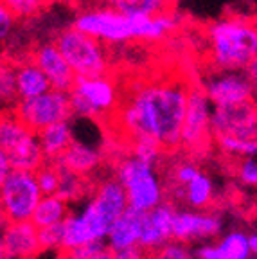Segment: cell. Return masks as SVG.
<instances>
[{"mask_svg": "<svg viewBox=\"0 0 257 259\" xmlns=\"http://www.w3.org/2000/svg\"><path fill=\"white\" fill-rule=\"evenodd\" d=\"M214 142L227 155L241 157V158H248V157L257 158V139L255 141H239V139H232V137H216Z\"/></svg>", "mask_w": 257, "mask_h": 259, "instance_id": "4316f807", "label": "cell"}, {"mask_svg": "<svg viewBox=\"0 0 257 259\" xmlns=\"http://www.w3.org/2000/svg\"><path fill=\"white\" fill-rule=\"evenodd\" d=\"M68 216V202H65L58 194H44L41 202L38 203L31 222L41 229V227L63 223Z\"/></svg>", "mask_w": 257, "mask_h": 259, "instance_id": "cb8c5ba5", "label": "cell"}, {"mask_svg": "<svg viewBox=\"0 0 257 259\" xmlns=\"http://www.w3.org/2000/svg\"><path fill=\"white\" fill-rule=\"evenodd\" d=\"M175 212H177V209H175L173 203L169 202H164L153 210L144 212L139 247H142L146 252H151L155 248L165 245L167 241H171L173 239Z\"/></svg>", "mask_w": 257, "mask_h": 259, "instance_id": "e0dca14e", "label": "cell"}, {"mask_svg": "<svg viewBox=\"0 0 257 259\" xmlns=\"http://www.w3.org/2000/svg\"><path fill=\"white\" fill-rule=\"evenodd\" d=\"M200 171H201L200 167L189 160L177 162V164L171 167V173H169L171 186H185V184H189Z\"/></svg>", "mask_w": 257, "mask_h": 259, "instance_id": "836d02e7", "label": "cell"}, {"mask_svg": "<svg viewBox=\"0 0 257 259\" xmlns=\"http://www.w3.org/2000/svg\"><path fill=\"white\" fill-rule=\"evenodd\" d=\"M38 135H40V144L47 162L58 160L68 150V146L74 142L72 126L68 124V121L49 126V128L38 132Z\"/></svg>", "mask_w": 257, "mask_h": 259, "instance_id": "603a6c76", "label": "cell"}, {"mask_svg": "<svg viewBox=\"0 0 257 259\" xmlns=\"http://www.w3.org/2000/svg\"><path fill=\"white\" fill-rule=\"evenodd\" d=\"M189 101V85L182 79L139 83L117 108V122L130 141L149 139L162 150L180 146Z\"/></svg>", "mask_w": 257, "mask_h": 259, "instance_id": "6da1fadb", "label": "cell"}, {"mask_svg": "<svg viewBox=\"0 0 257 259\" xmlns=\"http://www.w3.org/2000/svg\"><path fill=\"white\" fill-rule=\"evenodd\" d=\"M16 70V89H18V99H31L51 90L47 76L44 70L34 63L32 58L20 61L15 65Z\"/></svg>", "mask_w": 257, "mask_h": 259, "instance_id": "7402d4cb", "label": "cell"}, {"mask_svg": "<svg viewBox=\"0 0 257 259\" xmlns=\"http://www.w3.org/2000/svg\"><path fill=\"white\" fill-rule=\"evenodd\" d=\"M196 259H250V234L243 231H232L221 236L220 241L205 243L194 248Z\"/></svg>", "mask_w": 257, "mask_h": 259, "instance_id": "d6986e66", "label": "cell"}, {"mask_svg": "<svg viewBox=\"0 0 257 259\" xmlns=\"http://www.w3.org/2000/svg\"><path fill=\"white\" fill-rule=\"evenodd\" d=\"M11 113L34 132H41L49 126L68 121L74 115L70 92L51 89L31 99H18Z\"/></svg>", "mask_w": 257, "mask_h": 259, "instance_id": "9c48e42d", "label": "cell"}, {"mask_svg": "<svg viewBox=\"0 0 257 259\" xmlns=\"http://www.w3.org/2000/svg\"><path fill=\"white\" fill-rule=\"evenodd\" d=\"M142 218H144V212L128 207L122 212V216H119V220L113 223L106 236V245L110 250L115 252L139 245L142 232Z\"/></svg>", "mask_w": 257, "mask_h": 259, "instance_id": "ffe728a7", "label": "cell"}, {"mask_svg": "<svg viewBox=\"0 0 257 259\" xmlns=\"http://www.w3.org/2000/svg\"><path fill=\"white\" fill-rule=\"evenodd\" d=\"M70 103L74 115L97 119L117 112L121 97L117 85L108 76L77 77L76 85L70 90Z\"/></svg>", "mask_w": 257, "mask_h": 259, "instance_id": "30bf717a", "label": "cell"}, {"mask_svg": "<svg viewBox=\"0 0 257 259\" xmlns=\"http://www.w3.org/2000/svg\"><path fill=\"white\" fill-rule=\"evenodd\" d=\"M49 0H2V6L9 9L16 18H31L47 6Z\"/></svg>", "mask_w": 257, "mask_h": 259, "instance_id": "1f68e13d", "label": "cell"}, {"mask_svg": "<svg viewBox=\"0 0 257 259\" xmlns=\"http://www.w3.org/2000/svg\"><path fill=\"white\" fill-rule=\"evenodd\" d=\"M0 96L4 105L15 106L18 101V89H16V70L15 65H2V72H0Z\"/></svg>", "mask_w": 257, "mask_h": 259, "instance_id": "f1b7e54d", "label": "cell"}, {"mask_svg": "<svg viewBox=\"0 0 257 259\" xmlns=\"http://www.w3.org/2000/svg\"><path fill=\"white\" fill-rule=\"evenodd\" d=\"M60 175L61 178H60L58 196H61L65 202H77V200L87 196L90 187L87 177H83L79 173H74L70 169H65V167H60Z\"/></svg>", "mask_w": 257, "mask_h": 259, "instance_id": "d4e9b609", "label": "cell"}, {"mask_svg": "<svg viewBox=\"0 0 257 259\" xmlns=\"http://www.w3.org/2000/svg\"><path fill=\"white\" fill-rule=\"evenodd\" d=\"M212 112L214 105L203 87H189V101L185 112L184 128H182L180 146L191 153H200L207 150L212 135Z\"/></svg>", "mask_w": 257, "mask_h": 259, "instance_id": "8fae6325", "label": "cell"}, {"mask_svg": "<svg viewBox=\"0 0 257 259\" xmlns=\"http://www.w3.org/2000/svg\"><path fill=\"white\" fill-rule=\"evenodd\" d=\"M60 167L70 169L74 173H79L83 177H89L90 173L99 167L101 164V153L99 150L92 148V146L84 144V142L74 141L68 146V150L61 155L58 160H54Z\"/></svg>", "mask_w": 257, "mask_h": 259, "instance_id": "44dd1931", "label": "cell"}, {"mask_svg": "<svg viewBox=\"0 0 257 259\" xmlns=\"http://www.w3.org/2000/svg\"><path fill=\"white\" fill-rule=\"evenodd\" d=\"M212 135L239 141L257 139V103L245 101L227 106H214Z\"/></svg>", "mask_w": 257, "mask_h": 259, "instance_id": "7c38bea8", "label": "cell"}, {"mask_svg": "<svg viewBox=\"0 0 257 259\" xmlns=\"http://www.w3.org/2000/svg\"><path fill=\"white\" fill-rule=\"evenodd\" d=\"M167 196L173 205L182 203L184 209L207 210L214 202V184L209 175L200 171L189 184L169 187Z\"/></svg>", "mask_w": 257, "mask_h": 259, "instance_id": "ac0fdd59", "label": "cell"}, {"mask_svg": "<svg viewBox=\"0 0 257 259\" xmlns=\"http://www.w3.org/2000/svg\"><path fill=\"white\" fill-rule=\"evenodd\" d=\"M65 60L72 67L77 77H99L108 74V54L105 44L72 25L60 32L54 40Z\"/></svg>", "mask_w": 257, "mask_h": 259, "instance_id": "52a82bcc", "label": "cell"}, {"mask_svg": "<svg viewBox=\"0 0 257 259\" xmlns=\"http://www.w3.org/2000/svg\"><path fill=\"white\" fill-rule=\"evenodd\" d=\"M113 259H148V252L142 247H139V245H135V247L115 250L113 252Z\"/></svg>", "mask_w": 257, "mask_h": 259, "instance_id": "74e56055", "label": "cell"}, {"mask_svg": "<svg viewBox=\"0 0 257 259\" xmlns=\"http://www.w3.org/2000/svg\"><path fill=\"white\" fill-rule=\"evenodd\" d=\"M246 72H248V77H250V81H252V87H253V101L257 103V60L250 65Z\"/></svg>", "mask_w": 257, "mask_h": 259, "instance_id": "f35d334b", "label": "cell"}, {"mask_svg": "<svg viewBox=\"0 0 257 259\" xmlns=\"http://www.w3.org/2000/svg\"><path fill=\"white\" fill-rule=\"evenodd\" d=\"M40 236V245L44 250H63L65 243V227L63 223H54V225L41 227L38 229Z\"/></svg>", "mask_w": 257, "mask_h": 259, "instance_id": "4dcf8cb0", "label": "cell"}, {"mask_svg": "<svg viewBox=\"0 0 257 259\" xmlns=\"http://www.w3.org/2000/svg\"><path fill=\"white\" fill-rule=\"evenodd\" d=\"M105 6L124 13H142V15H160L167 13L175 0H103Z\"/></svg>", "mask_w": 257, "mask_h": 259, "instance_id": "484cf974", "label": "cell"}, {"mask_svg": "<svg viewBox=\"0 0 257 259\" xmlns=\"http://www.w3.org/2000/svg\"><path fill=\"white\" fill-rule=\"evenodd\" d=\"M148 259H196L194 250L189 247V243L171 239L162 247L148 252Z\"/></svg>", "mask_w": 257, "mask_h": 259, "instance_id": "83f0119b", "label": "cell"}, {"mask_svg": "<svg viewBox=\"0 0 257 259\" xmlns=\"http://www.w3.org/2000/svg\"><path fill=\"white\" fill-rule=\"evenodd\" d=\"M253 22H255V27H257V18H255V20H253Z\"/></svg>", "mask_w": 257, "mask_h": 259, "instance_id": "b9f144b4", "label": "cell"}, {"mask_svg": "<svg viewBox=\"0 0 257 259\" xmlns=\"http://www.w3.org/2000/svg\"><path fill=\"white\" fill-rule=\"evenodd\" d=\"M250 259H257V257H250Z\"/></svg>", "mask_w": 257, "mask_h": 259, "instance_id": "7bdbcfd3", "label": "cell"}, {"mask_svg": "<svg viewBox=\"0 0 257 259\" xmlns=\"http://www.w3.org/2000/svg\"><path fill=\"white\" fill-rule=\"evenodd\" d=\"M250 252H252V257H257V232L250 234Z\"/></svg>", "mask_w": 257, "mask_h": 259, "instance_id": "ab89813d", "label": "cell"}, {"mask_svg": "<svg viewBox=\"0 0 257 259\" xmlns=\"http://www.w3.org/2000/svg\"><path fill=\"white\" fill-rule=\"evenodd\" d=\"M203 90L214 106L253 101V87L246 70H216L203 79Z\"/></svg>", "mask_w": 257, "mask_h": 259, "instance_id": "4fadbf2b", "label": "cell"}, {"mask_svg": "<svg viewBox=\"0 0 257 259\" xmlns=\"http://www.w3.org/2000/svg\"><path fill=\"white\" fill-rule=\"evenodd\" d=\"M72 25L101 44L122 45L133 40H162L178 27V18L171 11L160 15H142L119 11L112 6H101L83 9Z\"/></svg>", "mask_w": 257, "mask_h": 259, "instance_id": "7a4b0ae2", "label": "cell"}, {"mask_svg": "<svg viewBox=\"0 0 257 259\" xmlns=\"http://www.w3.org/2000/svg\"><path fill=\"white\" fill-rule=\"evenodd\" d=\"M15 18H16V16L13 15V13L9 11L6 6H2V8H0V38H2V41L8 40L9 32L13 31Z\"/></svg>", "mask_w": 257, "mask_h": 259, "instance_id": "8d00e7d4", "label": "cell"}, {"mask_svg": "<svg viewBox=\"0 0 257 259\" xmlns=\"http://www.w3.org/2000/svg\"><path fill=\"white\" fill-rule=\"evenodd\" d=\"M106 248H108L106 241H92V243H87V245H79V247L61 250L60 254L61 259H90L99 254V252L106 250Z\"/></svg>", "mask_w": 257, "mask_h": 259, "instance_id": "e575fe53", "label": "cell"}, {"mask_svg": "<svg viewBox=\"0 0 257 259\" xmlns=\"http://www.w3.org/2000/svg\"><path fill=\"white\" fill-rule=\"evenodd\" d=\"M162 151L164 150H162L160 146L155 141H149V139H139V141L132 142V155L148 162V164H153V166H157Z\"/></svg>", "mask_w": 257, "mask_h": 259, "instance_id": "d6a6232c", "label": "cell"}, {"mask_svg": "<svg viewBox=\"0 0 257 259\" xmlns=\"http://www.w3.org/2000/svg\"><path fill=\"white\" fill-rule=\"evenodd\" d=\"M90 259H113V252L110 250V248H106V250L99 252V254L94 255V257H90Z\"/></svg>", "mask_w": 257, "mask_h": 259, "instance_id": "60d3db41", "label": "cell"}, {"mask_svg": "<svg viewBox=\"0 0 257 259\" xmlns=\"http://www.w3.org/2000/svg\"><path fill=\"white\" fill-rule=\"evenodd\" d=\"M223 229V220L210 210L177 209L173 220V239L184 243L214 239Z\"/></svg>", "mask_w": 257, "mask_h": 259, "instance_id": "5bb4252c", "label": "cell"}, {"mask_svg": "<svg viewBox=\"0 0 257 259\" xmlns=\"http://www.w3.org/2000/svg\"><path fill=\"white\" fill-rule=\"evenodd\" d=\"M130 207L128 196L117 177H108L96 184L89 200L77 212L65 218L63 250L92 241H106L113 223Z\"/></svg>", "mask_w": 257, "mask_h": 259, "instance_id": "3957f363", "label": "cell"}, {"mask_svg": "<svg viewBox=\"0 0 257 259\" xmlns=\"http://www.w3.org/2000/svg\"><path fill=\"white\" fill-rule=\"evenodd\" d=\"M0 153L6 155L13 169L38 171L45 162L40 135L8 113L0 122Z\"/></svg>", "mask_w": 257, "mask_h": 259, "instance_id": "8992f818", "label": "cell"}, {"mask_svg": "<svg viewBox=\"0 0 257 259\" xmlns=\"http://www.w3.org/2000/svg\"><path fill=\"white\" fill-rule=\"evenodd\" d=\"M44 198L34 171L11 169V173L0 180V203H2V223L29 222Z\"/></svg>", "mask_w": 257, "mask_h": 259, "instance_id": "ba28073f", "label": "cell"}, {"mask_svg": "<svg viewBox=\"0 0 257 259\" xmlns=\"http://www.w3.org/2000/svg\"><path fill=\"white\" fill-rule=\"evenodd\" d=\"M207 45L212 69L248 70L257 60L255 22L239 15L214 20L207 27Z\"/></svg>", "mask_w": 257, "mask_h": 259, "instance_id": "277c9868", "label": "cell"}, {"mask_svg": "<svg viewBox=\"0 0 257 259\" xmlns=\"http://www.w3.org/2000/svg\"><path fill=\"white\" fill-rule=\"evenodd\" d=\"M31 58L44 70L49 83H51V89L63 90V92H70L74 89L77 76L54 41H47V44L38 45L32 51Z\"/></svg>", "mask_w": 257, "mask_h": 259, "instance_id": "9a60e30c", "label": "cell"}, {"mask_svg": "<svg viewBox=\"0 0 257 259\" xmlns=\"http://www.w3.org/2000/svg\"><path fill=\"white\" fill-rule=\"evenodd\" d=\"M36 173L38 184H40V189L44 194H58L60 189V167H58L56 162H45L44 166L40 167Z\"/></svg>", "mask_w": 257, "mask_h": 259, "instance_id": "f546056e", "label": "cell"}, {"mask_svg": "<svg viewBox=\"0 0 257 259\" xmlns=\"http://www.w3.org/2000/svg\"><path fill=\"white\" fill-rule=\"evenodd\" d=\"M115 177L124 187L132 209L148 212L164 203L167 193L153 164L130 155L117 164Z\"/></svg>", "mask_w": 257, "mask_h": 259, "instance_id": "5b68a950", "label": "cell"}, {"mask_svg": "<svg viewBox=\"0 0 257 259\" xmlns=\"http://www.w3.org/2000/svg\"><path fill=\"white\" fill-rule=\"evenodd\" d=\"M237 178H239L245 186L257 187V158L255 157L243 158V160L237 164Z\"/></svg>", "mask_w": 257, "mask_h": 259, "instance_id": "d590c367", "label": "cell"}, {"mask_svg": "<svg viewBox=\"0 0 257 259\" xmlns=\"http://www.w3.org/2000/svg\"><path fill=\"white\" fill-rule=\"evenodd\" d=\"M44 250L40 245L38 227L29 222L4 223L2 231V257L4 259H34Z\"/></svg>", "mask_w": 257, "mask_h": 259, "instance_id": "2e32d148", "label": "cell"}]
</instances>
